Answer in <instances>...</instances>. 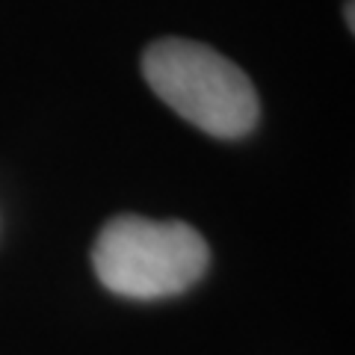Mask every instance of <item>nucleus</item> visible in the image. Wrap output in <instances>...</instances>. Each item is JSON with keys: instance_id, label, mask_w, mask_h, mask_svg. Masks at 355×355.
I'll list each match as a JSON object with an SVG mask.
<instances>
[{"instance_id": "nucleus-2", "label": "nucleus", "mask_w": 355, "mask_h": 355, "mask_svg": "<svg viewBox=\"0 0 355 355\" xmlns=\"http://www.w3.org/2000/svg\"><path fill=\"white\" fill-rule=\"evenodd\" d=\"M207 261V243L193 225L130 214L110 219L92 246L98 282L128 299H166L190 291Z\"/></svg>"}, {"instance_id": "nucleus-3", "label": "nucleus", "mask_w": 355, "mask_h": 355, "mask_svg": "<svg viewBox=\"0 0 355 355\" xmlns=\"http://www.w3.org/2000/svg\"><path fill=\"white\" fill-rule=\"evenodd\" d=\"M347 24H349V30L355 27V21H352V0H347Z\"/></svg>"}, {"instance_id": "nucleus-1", "label": "nucleus", "mask_w": 355, "mask_h": 355, "mask_svg": "<svg viewBox=\"0 0 355 355\" xmlns=\"http://www.w3.org/2000/svg\"><path fill=\"white\" fill-rule=\"evenodd\" d=\"M142 74L163 104L210 137L240 139L258 125L261 101L246 71L202 42L178 36L151 42L142 53Z\"/></svg>"}]
</instances>
